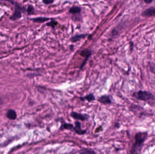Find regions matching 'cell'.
<instances>
[{"instance_id": "obj_7", "label": "cell", "mask_w": 155, "mask_h": 154, "mask_svg": "<svg viewBox=\"0 0 155 154\" xmlns=\"http://www.w3.org/2000/svg\"><path fill=\"white\" fill-rule=\"evenodd\" d=\"M142 15L144 17L155 16V8L151 7L147 9L143 12Z\"/></svg>"}, {"instance_id": "obj_11", "label": "cell", "mask_w": 155, "mask_h": 154, "mask_svg": "<svg viewBox=\"0 0 155 154\" xmlns=\"http://www.w3.org/2000/svg\"><path fill=\"white\" fill-rule=\"evenodd\" d=\"M50 18H46V17H37V18H33L32 19L36 23H44L47 21L50 20Z\"/></svg>"}, {"instance_id": "obj_14", "label": "cell", "mask_w": 155, "mask_h": 154, "mask_svg": "<svg viewBox=\"0 0 155 154\" xmlns=\"http://www.w3.org/2000/svg\"><path fill=\"white\" fill-rule=\"evenodd\" d=\"M85 37V35L84 34H80V35H76L75 36H73L71 39V40L73 42H76L78 41H79L81 39H84Z\"/></svg>"}, {"instance_id": "obj_19", "label": "cell", "mask_w": 155, "mask_h": 154, "mask_svg": "<svg viewBox=\"0 0 155 154\" xmlns=\"http://www.w3.org/2000/svg\"><path fill=\"white\" fill-rule=\"evenodd\" d=\"M144 2H145L146 3L150 4L152 2L153 0H144Z\"/></svg>"}, {"instance_id": "obj_12", "label": "cell", "mask_w": 155, "mask_h": 154, "mask_svg": "<svg viewBox=\"0 0 155 154\" xmlns=\"http://www.w3.org/2000/svg\"><path fill=\"white\" fill-rule=\"evenodd\" d=\"M64 128L67 130H71L73 132L74 129V126L72 124H68V123H64L62 124L61 128Z\"/></svg>"}, {"instance_id": "obj_2", "label": "cell", "mask_w": 155, "mask_h": 154, "mask_svg": "<svg viewBox=\"0 0 155 154\" xmlns=\"http://www.w3.org/2000/svg\"><path fill=\"white\" fill-rule=\"evenodd\" d=\"M133 96L137 99L145 101L153 99L154 98V96L152 93L148 91L142 90H139L137 92H134L133 94Z\"/></svg>"}, {"instance_id": "obj_17", "label": "cell", "mask_w": 155, "mask_h": 154, "mask_svg": "<svg viewBox=\"0 0 155 154\" xmlns=\"http://www.w3.org/2000/svg\"><path fill=\"white\" fill-rule=\"evenodd\" d=\"M57 22L54 20H52L50 22L46 24L48 25V26H50V27H52V28H54L55 26L57 25Z\"/></svg>"}, {"instance_id": "obj_13", "label": "cell", "mask_w": 155, "mask_h": 154, "mask_svg": "<svg viewBox=\"0 0 155 154\" xmlns=\"http://www.w3.org/2000/svg\"><path fill=\"white\" fill-rule=\"evenodd\" d=\"M81 8H79V7L78 6H73L72 7L71 9L69 10V12L73 14H78L81 12Z\"/></svg>"}, {"instance_id": "obj_3", "label": "cell", "mask_w": 155, "mask_h": 154, "mask_svg": "<svg viewBox=\"0 0 155 154\" xmlns=\"http://www.w3.org/2000/svg\"><path fill=\"white\" fill-rule=\"evenodd\" d=\"M22 10L21 7L18 4H15L14 12L10 17V20L15 21L20 19L21 17Z\"/></svg>"}, {"instance_id": "obj_9", "label": "cell", "mask_w": 155, "mask_h": 154, "mask_svg": "<svg viewBox=\"0 0 155 154\" xmlns=\"http://www.w3.org/2000/svg\"><path fill=\"white\" fill-rule=\"evenodd\" d=\"M91 54H92V52L87 49H84L80 53V55L82 57H84L87 60L88 58L91 56Z\"/></svg>"}, {"instance_id": "obj_5", "label": "cell", "mask_w": 155, "mask_h": 154, "mask_svg": "<svg viewBox=\"0 0 155 154\" xmlns=\"http://www.w3.org/2000/svg\"><path fill=\"white\" fill-rule=\"evenodd\" d=\"M74 125L73 132L79 135H82L86 134V130H82L80 122L76 121L74 123Z\"/></svg>"}, {"instance_id": "obj_8", "label": "cell", "mask_w": 155, "mask_h": 154, "mask_svg": "<svg viewBox=\"0 0 155 154\" xmlns=\"http://www.w3.org/2000/svg\"><path fill=\"white\" fill-rule=\"evenodd\" d=\"M6 117L11 120H15L16 118L17 115H16V112L14 110L11 109L8 110V112L6 113Z\"/></svg>"}, {"instance_id": "obj_4", "label": "cell", "mask_w": 155, "mask_h": 154, "mask_svg": "<svg viewBox=\"0 0 155 154\" xmlns=\"http://www.w3.org/2000/svg\"><path fill=\"white\" fill-rule=\"evenodd\" d=\"M71 116L73 118L77 120H80L82 121H85L88 119V116L87 115L79 114L77 112H72L71 113Z\"/></svg>"}, {"instance_id": "obj_16", "label": "cell", "mask_w": 155, "mask_h": 154, "mask_svg": "<svg viewBox=\"0 0 155 154\" xmlns=\"http://www.w3.org/2000/svg\"><path fill=\"white\" fill-rule=\"evenodd\" d=\"M80 153L81 154H92L95 153L92 150L87 149H84L80 151Z\"/></svg>"}, {"instance_id": "obj_10", "label": "cell", "mask_w": 155, "mask_h": 154, "mask_svg": "<svg viewBox=\"0 0 155 154\" xmlns=\"http://www.w3.org/2000/svg\"><path fill=\"white\" fill-rule=\"evenodd\" d=\"M80 99L82 101L87 100L88 102H90L91 101L95 100V97L94 96L93 94H90L89 95H87L84 97H81Z\"/></svg>"}, {"instance_id": "obj_6", "label": "cell", "mask_w": 155, "mask_h": 154, "mask_svg": "<svg viewBox=\"0 0 155 154\" xmlns=\"http://www.w3.org/2000/svg\"><path fill=\"white\" fill-rule=\"evenodd\" d=\"M98 102L100 103L104 104V105H109L112 102L110 96L107 95H104V96H101L98 99H97Z\"/></svg>"}, {"instance_id": "obj_15", "label": "cell", "mask_w": 155, "mask_h": 154, "mask_svg": "<svg viewBox=\"0 0 155 154\" xmlns=\"http://www.w3.org/2000/svg\"><path fill=\"white\" fill-rule=\"evenodd\" d=\"M27 12L29 15H31L35 12V9L33 6L31 5H29L27 9Z\"/></svg>"}, {"instance_id": "obj_1", "label": "cell", "mask_w": 155, "mask_h": 154, "mask_svg": "<svg viewBox=\"0 0 155 154\" xmlns=\"http://www.w3.org/2000/svg\"><path fill=\"white\" fill-rule=\"evenodd\" d=\"M147 137V133L139 132L135 136V142L134 144L131 153L137 154L140 153L143 147L144 143Z\"/></svg>"}, {"instance_id": "obj_20", "label": "cell", "mask_w": 155, "mask_h": 154, "mask_svg": "<svg viewBox=\"0 0 155 154\" xmlns=\"http://www.w3.org/2000/svg\"><path fill=\"white\" fill-rule=\"evenodd\" d=\"M1 102H2V100H1V99H0V104H1Z\"/></svg>"}, {"instance_id": "obj_18", "label": "cell", "mask_w": 155, "mask_h": 154, "mask_svg": "<svg viewBox=\"0 0 155 154\" xmlns=\"http://www.w3.org/2000/svg\"><path fill=\"white\" fill-rule=\"evenodd\" d=\"M43 2L46 5L52 3L54 2L53 0H42Z\"/></svg>"}]
</instances>
